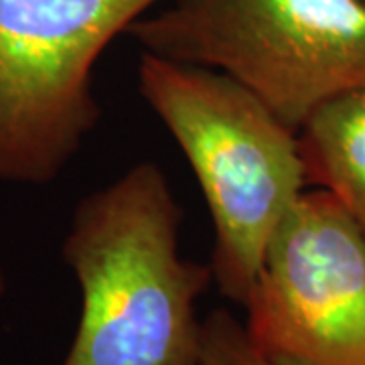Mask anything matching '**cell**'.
<instances>
[{"label":"cell","instance_id":"6da1fadb","mask_svg":"<svg viewBox=\"0 0 365 365\" xmlns=\"http://www.w3.org/2000/svg\"><path fill=\"white\" fill-rule=\"evenodd\" d=\"M181 222L169 179L150 160L79 201L61 252L81 311L61 365H199L197 302L213 270L182 256Z\"/></svg>","mask_w":365,"mask_h":365},{"label":"cell","instance_id":"7a4b0ae2","mask_svg":"<svg viewBox=\"0 0 365 365\" xmlns=\"http://www.w3.org/2000/svg\"><path fill=\"white\" fill-rule=\"evenodd\" d=\"M136 76L203 193L213 280L244 307L270 240L309 189L299 130L222 71L140 51Z\"/></svg>","mask_w":365,"mask_h":365},{"label":"cell","instance_id":"3957f363","mask_svg":"<svg viewBox=\"0 0 365 365\" xmlns=\"http://www.w3.org/2000/svg\"><path fill=\"white\" fill-rule=\"evenodd\" d=\"M126 35L144 53L230 76L294 130L365 86L364 0H169Z\"/></svg>","mask_w":365,"mask_h":365},{"label":"cell","instance_id":"277c9868","mask_svg":"<svg viewBox=\"0 0 365 365\" xmlns=\"http://www.w3.org/2000/svg\"><path fill=\"white\" fill-rule=\"evenodd\" d=\"M163 0H0V182L49 185L98 126L93 69Z\"/></svg>","mask_w":365,"mask_h":365},{"label":"cell","instance_id":"5b68a950","mask_svg":"<svg viewBox=\"0 0 365 365\" xmlns=\"http://www.w3.org/2000/svg\"><path fill=\"white\" fill-rule=\"evenodd\" d=\"M246 331L272 365H365V234L309 187L268 244L244 304Z\"/></svg>","mask_w":365,"mask_h":365},{"label":"cell","instance_id":"8992f818","mask_svg":"<svg viewBox=\"0 0 365 365\" xmlns=\"http://www.w3.org/2000/svg\"><path fill=\"white\" fill-rule=\"evenodd\" d=\"M299 138L309 187L335 197L365 234V86L321 106Z\"/></svg>","mask_w":365,"mask_h":365},{"label":"cell","instance_id":"52a82bcc","mask_svg":"<svg viewBox=\"0 0 365 365\" xmlns=\"http://www.w3.org/2000/svg\"><path fill=\"white\" fill-rule=\"evenodd\" d=\"M199 365H272L250 339L242 325L227 311H213L203 319V349Z\"/></svg>","mask_w":365,"mask_h":365},{"label":"cell","instance_id":"ba28073f","mask_svg":"<svg viewBox=\"0 0 365 365\" xmlns=\"http://www.w3.org/2000/svg\"><path fill=\"white\" fill-rule=\"evenodd\" d=\"M4 290H6V276H4L2 264H0V297L4 294Z\"/></svg>","mask_w":365,"mask_h":365},{"label":"cell","instance_id":"9c48e42d","mask_svg":"<svg viewBox=\"0 0 365 365\" xmlns=\"http://www.w3.org/2000/svg\"><path fill=\"white\" fill-rule=\"evenodd\" d=\"M364 2H365V0H364Z\"/></svg>","mask_w":365,"mask_h":365}]
</instances>
